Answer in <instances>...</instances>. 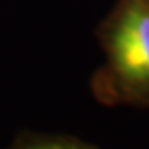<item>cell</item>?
<instances>
[{
    "mask_svg": "<svg viewBox=\"0 0 149 149\" xmlns=\"http://www.w3.org/2000/svg\"><path fill=\"white\" fill-rule=\"evenodd\" d=\"M91 93L106 106L149 108V0H118L98 33Z\"/></svg>",
    "mask_w": 149,
    "mask_h": 149,
    "instance_id": "1",
    "label": "cell"
},
{
    "mask_svg": "<svg viewBox=\"0 0 149 149\" xmlns=\"http://www.w3.org/2000/svg\"><path fill=\"white\" fill-rule=\"evenodd\" d=\"M13 149H98L93 144L70 136H37L17 144Z\"/></svg>",
    "mask_w": 149,
    "mask_h": 149,
    "instance_id": "2",
    "label": "cell"
}]
</instances>
